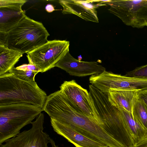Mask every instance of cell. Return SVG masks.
Segmentation results:
<instances>
[{
	"label": "cell",
	"mask_w": 147,
	"mask_h": 147,
	"mask_svg": "<svg viewBox=\"0 0 147 147\" xmlns=\"http://www.w3.org/2000/svg\"><path fill=\"white\" fill-rule=\"evenodd\" d=\"M60 90L70 98L90 119L102 126V121L93 100L87 90L74 80L65 81L60 87Z\"/></svg>",
	"instance_id": "9"
},
{
	"label": "cell",
	"mask_w": 147,
	"mask_h": 147,
	"mask_svg": "<svg viewBox=\"0 0 147 147\" xmlns=\"http://www.w3.org/2000/svg\"><path fill=\"white\" fill-rule=\"evenodd\" d=\"M90 95L100 118L102 127L124 147H132L135 142L127 130L120 110L109 101L107 95L92 84Z\"/></svg>",
	"instance_id": "2"
},
{
	"label": "cell",
	"mask_w": 147,
	"mask_h": 147,
	"mask_svg": "<svg viewBox=\"0 0 147 147\" xmlns=\"http://www.w3.org/2000/svg\"><path fill=\"white\" fill-rule=\"evenodd\" d=\"M109 12L127 26L141 28L147 26V0H105Z\"/></svg>",
	"instance_id": "5"
},
{
	"label": "cell",
	"mask_w": 147,
	"mask_h": 147,
	"mask_svg": "<svg viewBox=\"0 0 147 147\" xmlns=\"http://www.w3.org/2000/svg\"><path fill=\"white\" fill-rule=\"evenodd\" d=\"M124 76L131 78L147 79V64L127 72Z\"/></svg>",
	"instance_id": "19"
},
{
	"label": "cell",
	"mask_w": 147,
	"mask_h": 147,
	"mask_svg": "<svg viewBox=\"0 0 147 147\" xmlns=\"http://www.w3.org/2000/svg\"><path fill=\"white\" fill-rule=\"evenodd\" d=\"M51 123L56 132L66 139L76 147H100L105 146L51 118Z\"/></svg>",
	"instance_id": "13"
},
{
	"label": "cell",
	"mask_w": 147,
	"mask_h": 147,
	"mask_svg": "<svg viewBox=\"0 0 147 147\" xmlns=\"http://www.w3.org/2000/svg\"><path fill=\"white\" fill-rule=\"evenodd\" d=\"M69 41L54 40L27 53L29 64L44 72L55 67L56 63L69 51Z\"/></svg>",
	"instance_id": "6"
},
{
	"label": "cell",
	"mask_w": 147,
	"mask_h": 147,
	"mask_svg": "<svg viewBox=\"0 0 147 147\" xmlns=\"http://www.w3.org/2000/svg\"><path fill=\"white\" fill-rule=\"evenodd\" d=\"M24 0H0V31L8 33L26 15Z\"/></svg>",
	"instance_id": "12"
},
{
	"label": "cell",
	"mask_w": 147,
	"mask_h": 147,
	"mask_svg": "<svg viewBox=\"0 0 147 147\" xmlns=\"http://www.w3.org/2000/svg\"><path fill=\"white\" fill-rule=\"evenodd\" d=\"M44 114L40 113L36 120L32 122L30 129L20 133L7 140L1 147H48L49 135L43 131Z\"/></svg>",
	"instance_id": "8"
},
{
	"label": "cell",
	"mask_w": 147,
	"mask_h": 147,
	"mask_svg": "<svg viewBox=\"0 0 147 147\" xmlns=\"http://www.w3.org/2000/svg\"><path fill=\"white\" fill-rule=\"evenodd\" d=\"M100 147H110L108 146H101Z\"/></svg>",
	"instance_id": "25"
},
{
	"label": "cell",
	"mask_w": 147,
	"mask_h": 147,
	"mask_svg": "<svg viewBox=\"0 0 147 147\" xmlns=\"http://www.w3.org/2000/svg\"><path fill=\"white\" fill-rule=\"evenodd\" d=\"M49 34L42 23L26 15L7 33V46L27 53L46 43Z\"/></svg>",
	"instance_id": "3"
},
{
	"label": "cell",
	"mask_w": 147,
	"mask_h": 147,
	"mask_svg": "<svg viewBox=\"0 0 147 147\" xmlns=\"http://www.w3.org/2000/svg\"><path fill=\"white\" fill-rule=\"evenodd\" d=\"M65 71L70 75L83 77L102 73L105 68L99 65L97 61H85L77 59L74 57L69 51L55 65Z\"/></svg>",
	"instance_id": "10"
},
{
	"label": "cell",
	"mask_w": 147,
	"mask_h": 147,
	"mask_svg": "<svg viewBox=\"0 0 147 147\" xmlns=\"http://www.w3.org/2000/svg\"><path fill=\"white\" fill-rule=\"evenodd\" d=\"M132 115L134 118L147 131V104L138 95L133 107Z\"/></svg>",
	"instance_id": "17"
},
{
	"label": "cell",
	"mask_w": 147,
	"mask_h": 147,
	"mask_svg": "<svg viewBox=\"0 0 147 147\" xmlns=\"http://www.w3.org/2000/svg\"><path fill=\"white\" fill-rule=\"evenodd\" d=\"M117 108L121 112L126 128L135 144L147 136V131L134 118L131 113L121 108Z\"/></svg>",
	"instance_id": "15"
},
{
	"label": "cell",
	"mask_w": 147,
	"mask_h": 147,
	"mask_svg": "<svg viewBox=\"0 0 147 147\" xmlns=\"http://www.w3.org/2000/svg\"><path fill=\"white\" fill-rule=\"evenodd\" d=\"M45 9L46 11L49 13L52 12L55 10L53 6L50 4H48L46 5Z\"/></svg>",
	"instance_id": "23"
},
{
	"label": "cell",
	"mask_w": 147,
	"mask_h": 147,
	"mask_svg": "<svg viewBox=\"0 0 147 147\" xmlns=\"http://www.w3.org/2000/svg\"><path fill=\"white\" fill-rule=\"evenodd\" d=\"M42 111L26 103L0 105V145L16 136Z\"/></svg>",
	"instance_id": "4"
},
{
	"label": "cell",
	"mask_w": 147,
	"mask_h": 147,
	"mask_svg": "<svg viewBox=\"0 0 147 147\" xmlns=\"http://www.w3.org/2000/svg\"><path fill=\"white\" fill-rule=\"evenodd\" d=\"M138 95L147 104V90L138 92Z\"/></svg>",
	"instance_id": "22"
},
{
	"label": "cell",
	"mask_w": 147,
	"mask_h": 147,
	"mask_svg": "<svg viewBox=\"0 0 147 147\" xmlns=\"http://www.w3.org/2000/svg\"><path fill=\"white\" fill-rule=\"evenodd\" d=\"M52 147H59L58 146L56 145L55 144H53L52 145Z\"/></svg>",
	"instance_id": "24"
},
{
	"label": "cell",
	"mask_w": 147,
	"mask_h": 147,
	"mask_svg": "<svg viewBox=\"0 0 147 147\" xmlns=\"http://www.w3.org/2000/svg\"><path fill=\"white\" fill-rule=\"evenodd\" d=\"M89 81L91 84L107 94L113 90L140 92L147 90V79L127 77L106 70L91 76Z\"/></svg>",
	"instance_id": "7"
},
{
	"label": "cell",
	"mask_w": 147,
	"mask_h": 147,
	"mask_svg": "<svg viewBox=\"0 0 147 147\" xmlns=\"http://www.w3.org/2000/svg\"><path fill=\"white\" fill-rule=\"evenodd\" d=\"M47 97L35 81L21 80L9 72L0 76V105L26 103L42 109Z\"/></svg>",
	"instance_id": "1"
},
{
	"label": "cell",
	"mask_w": 147,
	"mask_h": 147,
	"mask_svg": "<svg viewBox=\"0 0 147 147\" xmlns=\"http://www.w3.org/2000/svg\"><path fill=\"white\" fill-rule=\"evenodd\" d=\"M138 92L134 90H111L107 95L109 101L113 106L123 109L132 114Z\"/></svg>",
	"instance_id": "14"
},
{
	"label": "cell",
	"mask_w": 147,
	"mask_h": 147,
	"mask_svg": "<svg viewBox=\"0 0 147 147\" xmlns=\"http://www.w3.org/2000/svg\"><path fill=\"white\" fill-rule=\"evenodd\" d=\"M132 147H147V136Z\"/></svg>",
	"instance_id": "21"
},
{
	"label": "cell",
	"mask_w": 147,
	"mask_h": 147,
	"mask_svg": "<svg viewBox=\"0 0 147 147\" xmlns=\"http://www.w3.org/2000/svg\"><path fill=\"white\" fill-rule=\"evenodd\" d=\"M7 33L0 31V46L7 47Z\"/></svg>",
	"instance_id": "20"
},
{
	"label": "cell",
	"mask_w": 147,
	"mask_h": 147,
	"mask_svg": "<svg viewBox=\"0 0 147 147\" xmlns=\"http://www.w3.org/2000/svg\"><path fill=\"white\" fill-rule=\"evenodd\" d=\"M9 72L17 78L26 81H35V76L39 72L22 68L19 66L12 68Z\"/></svg>",
	"instance_id": "18"
},
{
	"label": "cell",
	"mask_w": 147,
	"mask_h": 147,
	"mask_svg": "<svg viewBox=\"0 0 147 147\" xmlns=\"http://www.w3.org/2000/svg\"><path fill=\"white\" fill-rule=\"evenodd\" d=\"M24 53L0 46V76L7 72L23 56Z\"/></svg>",
	"instance_id": "16"
},
{
	"label": "cell",
	"mask_w": 147,
	"mask_h": 147,
	"mask_svg": "<svg viewBox=\"0 0 147 147\" xmlns=\"http://www.w3.org/2000/svg\"><path fill=\"white\" fill-rule=\"evenodd\" d=\"M102 0H60L63 14H74L86 21L99 22L96 9L106 5Z\"/></svg>",
	"instance_id": "11"
}]
</instances>
